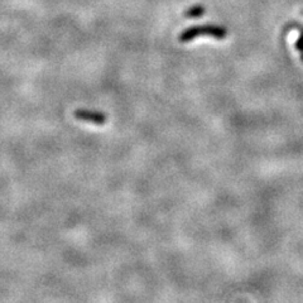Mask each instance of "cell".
<instances>
[{"label": "cell", "instance_id": "6da1fadb", "mask_svg": "<svg viewBox=\"0 0 303 303\" xmlns=\"http://www.w3.org/2000/svg\"><path fill=\"white\" fill-rule=\"evenodd\" d=\"M198 36H211L217 39H222L227 36V31L224 27L213 26V24L190 27V28H187L186 31L179 34L178 39L182 43H187V42H191L192 39Z\"/></svg>", "mask_w": 303, "mask_h": 303}, {"label": "cell", "instance_id": "7a4b0ae2", "mask_svg": "<svg viewBox=\"0 0 303 303\" xmlns=\"http://www.w3.org/2000/svg\"><path fill=\"white\" fill-rule=\"evenodd\" d=\"M74 118L79 122L94 125H104L108 122V115L105 112L91 109H76L74 111Z\"/></svg>", "mask_w": 303, "mask_h": 303}, {"label": "cell", "instance_id": "3957f363", "mask_svg": "<svg viewBox=\"0 0 303 303\" xmlns=\"http://www.w3.org/2000/svg\"><path fill=\"white\" fill-rule=\"evenodd\" d=\"M203 14H205V8H202V7H192L186 12V17H189V18L201 17V15H203Z\"/></svg>", "mask_w": 303, "mask_h": 303}, {"label": "cell", "instance_id": "277c9868", "mask_svg": "<svg viewBox=\"0 0 303 303\" xmlns=\"http://www.w3.org/2000/svg\"><path fill=\"white\" fill-rule=\"evenodd\" d=\"M296 47L298 48L299 52L302 53V58H303V32L301 33V36H299V39H298V42H297Z\"/></svg>", "mask_w": 303, "mask_h": 303}]
</instances>
